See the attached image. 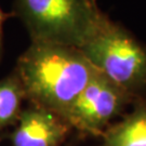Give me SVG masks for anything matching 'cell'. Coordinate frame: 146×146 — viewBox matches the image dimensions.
I'll list each match as a JSON object with an SVG mask.
<instances>
[{"label": "cell", "instance_id": "obj_4", "mask_svg": "<svg viewBox=\"0 0 146 146\" xmlns=\"http://www.w3.org/2000/svg\"><path fill=\"white\" fill-rule=\"evenodd\" d=\"M132 98L99 72L74 102L65 120L79 130L99 134Z\"/></svg>", "mask_w": 146, "mask_h": 146}, {"label": "cell", "instance_id": "obj_3", "mask_svg": "<svg viewBox=\"0 0 146 146\" xmlns=\"http://www.w3.org/2000/svg\"><path fill=\"white\" fill-rule=\"evenodd\" d=\"M79 50L100 73L132 96L146 90V47L120 24L110 20Z\"/></svg>", "mask_w": 146, "mask_h": 146}, {"label": "cell", "instance_id": "obj_6", "mask_svg": "<svg viewBox=\"0 0 146 146\" xmlns=\"http://www.w3.org/2000/svg\"><path fill=\"white\" fill-rule=\"evenodd\" d=\"M105 146H146V100L137 103L123 121L107 131Z\"/></svg>", "mask_w": 146, "mask_h": 146}, {"label": "cell", "instance_id": "obj_2", "mask_svg": "<svg viewBox=\"0 0 146 146\" xmlns=\"http://www.w3.org/2000/svg\"><path fill=\"white\" fill-rule=\"evenodd\" d=\"M31 42L81 48L110 21L96 0H14Z\"/></svg>", "mask_w": 146, "mask_h": 146}, {"label": "cell", "instance_id": "obj_7", "mask_svg": "<svg viewBox=\"0 0 146 146\" xmlns=\"http://www.w3.org/2000/svg\"><path fill=\"white\" fill-rule=\"evenodd\" d=\"M24 99L25 92L15 72L0 80V128L19 119Z\"/></svg>", "mask_w": 146, "mask_h": 146}, {"label": "cell", "instance_id": "obj_8", "mask_svg": "<svg viewBox=\"0 0 146 146\" xmlns=\"http://www.w3.org/2000/svg\"><path fill=\"white\" fill-rule=\"evenodd\" d=\"M10 13H5L0 8V58L2 55V49H3V24L8 17H10Z\"/></svg>", "mask_w": 146, "mask_h": 146}, {"label": "cell", "instance_id": "obj_5", "mask_svg": "<svg viewBox=\"0 0 146 146\" xmlns=\"http://www.w3.org/2000/svg\"><path fill=\"white\" fill-rule=\"evenodd\" d=\"M68 123L58 114L34 106L22 111L12 135L13 146H58L66 135Z\"/></svg>", "mask_w": 146, "mask_h": 146}, {"label": "cell", "instance_id": "obj_1", "mask_svg": "<svg viewBox=\"0 0 146 146\" xmlns=\"http://www.w3.org/2000/svg\"><path fill=\"white\" fill-rule=\"evenodd\" d=\"M15 74L34 106L63 119L87 84L99 73L79 49L31 42L16 64Z\"/></svg>", "mask_w": 146, "mask_h": 146}]
</instances>
